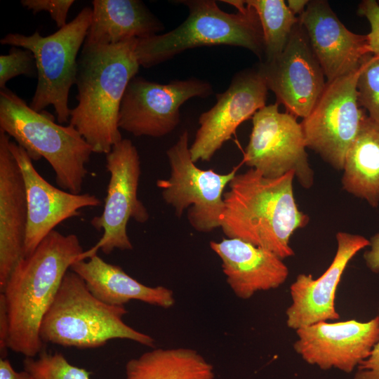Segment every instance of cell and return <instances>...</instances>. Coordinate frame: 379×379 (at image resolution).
I'll return each mask as SVG.
<instances>
[{"label": "cell", "instance_id": "obj_1", "mask_svg": "<svg viewBox=\"0 0 379 379\" xmlns=\"http://www.w3.org/2000/svg\"><path fill=\"white\" fill-rule=\"evenodd\" d=\"M79 237L54 230L34 251L22 257L4 290L9 320L8 347L34 357L44 347L40 327L62 279L84 253Z\"/></svg>", "mask_w": 379, "mask_h": 379}, {"label": "cell", "instance_id": "obj_2", "mask_svg": "<svg viewBox=\"0 0 379 379\" xmlns=\"http://www.w3.org/2000/svg\"><path fill=\"white\" fill-rule=\"evenodd\" d=\"M293 172L265 177L251 168L236 174L224 192L220 228L230 239H239L268 250L281 259L293 256L291 235L309 222L293 194Z\"/></svg>", "mask_w": 379, "mask_h": 379}, {"label": "cell", "instance_id": "obj_3", "mask_svg": "<svg viewBox=\"0 0 379 379\" xmlns=\"http://www.w3.org/2000/svg\"><path fill=\"white\" fill-rule=\"evenodd\" d=\"M137 39L114 45H83L78 58L77 105L69 124L95 153H109L123 138L118 126L121 100L140 66Z\"/></svg>", "mask_w": 379, "mask_h": 379}, {"label": "cell", "instance_id": "obj_4", "mask_svg": "<svg viewBox=\"0 0 379 379\" xmlns=\"http://www.w3.org/2000/svg\"><path fill=\"white\" fill-rule=\"evenodd\" d=\"M237 9L223 11L214 0H183L189 15L173 30L136 41L138 63L150 67L187 49L229 45L248 49L263 61L265 46L262 27L255 11L244 0H223Z\"/></svg>", "mask_w": 379, "mask_h": 379}, {"label": "cell", "instance_id": "obj_5", "mask_svg": "<svg viewBox=\"0 0 379 379\" xmlns=\"http://www.w3.org/2000/svg\"><path fill=\"white\" fill-rule=\"evenodd\" d=\"M0 130L13 138L32 161L44 158L62 190L81 194L88 173L86 164L93 152L74 126L55 123L52 114L34 111L5 88L0 91Z\"/></svg>", "mask_w": 379, "mask_h": 379}, {"label": "cell", "instance_id": "obj_6", "mask_svg": "<svg viewBox=\"0 0 379 379\" xmlns=\"http://www.w3.org/2000/svg\"><path fill=\"white\" fill-rule=\"evenodd\" d=\"M124 306L107 305L95 298L84 279L68 270L40 327L44 343L79 349L97 348L112 339L133 340L153 347L154 340L124 320Z\"/></svg>", "mask_w": 379, "mask_h": 379}, {"label": "cell", "instance_id": "obj_7", "mask_svg": "<svg viewBox=\"0 0 379 379\" xmlns=\"http://www.w3.org/2000/svg\"><path fill=\"white\" fill-rule=\"evenodd\" d=\"M92 20V8H84L78 15L55 33L41 36L9 33L1 39L2 45L24 48L34 55L37 84L29 107L38 112L49 105L55 111L60 124L69 121L68 98L76 84L77 55L84 45Z\"/></svg>", "mask_w": 379, "mask_h": 379}, {"label": "cell", "instance_id": "obj_8", "mask_svg": "<svg viewBox=\"0 0 379 379\" xmlns=\"http://www.w3.org/2000/svg\"><path fill=\"white\" fill-rule=\"evenodd\" d=\"M189 134L185 131L166 152L170 175L159 179L157 185L166 203L180 218L187 208V218L197 231L210 232L220 227L224 210V190L236 175L239 166L226 174L198 168L192 161Z\"/></svg>", "mask_w": 379, "mask_h": 379}, {"label": "cell", "instance_id": "obj_9", "mask_svg": "<svg viewBox=\"0 0 379 379\" xmlns=\"http://www.w3.org/2000/svg\"><path fill=\"white\" fill-rule=\"evenodd\" d=\"M106 168L109 174L102 213L91 220V225L103 234L98 241L84 251L80 260H86L101 250L105 254L114 249L129 251L133 245L127 225L132 218L144 223L149 213L138 197L140 161L138 150L128 139H122L106 154Z\"/></svg>", "mask_w": 379, "mask_h": 379}, {"label": "cell", "instance_id": "obj_10", "mask_svg": "<svg viewBox=\"0 0 379 379\" xmlns=\"http://www.w3.org/2000/svg\"><path fill=\"white\" fill-rule=\"evenodd\" d=\"M360 70L361 67L326 81L311 112L300 122L307 147L338 170H343L346 154L366 116L357 95Z\"/></svg>", "mask_w": 379, "mask_h": 379}, {"label": "cell", "instance_id": "obj_11", "mask_svg": "<svg viewBox=\"0 0 379 379\" xmlns=\"http://www.w3.org/2000/svg\"><path fill=\"white\" fill-rule=\"evenodd\" d=\"M252 121L243 162L270 178L293 172L304 188H310L314 183V171L305 150L302 128L296 117L280 112L276 102L257 111Z\"/></svg>", "mask_w": 379, "mask_h": 379}, {"label": "cell", "instance_id": "obj_12", "mask_svg": "<svg viewBox=\"0 0 379 379\" xmlns=\"http://www.w3.org/2000/svg\"><path fill=\"white\" fill-rule=\"evenodd\" d=\"M213 91L210 83L195 78L161 84L135 76L121 102L119 128L135 136L162 137L179 124L180 107L185 102L206 98Z\"/></svg>", "mask_w": 379, "mask_h": 379}, {"label": "cell", "instance_id": "obj_13", "mask_svg": "<svg viewBox=\"0 0 379 379\" xmlns=\"http://www.w3.org/2000/svg\"><path fill=\"white\" fill-rule=\"evenodd\" d=\"M268 89L288 113L306 117L322 93L326 81L302 26H295L283 51L257 67Z\"/></svg>", "mask_w": 379, "mask_h": 379}, {"label": "cell", "instance_id": "obj_14", "mask_svg": "<svg viewBox=\"0 0 379 379\" xmlns=\"http://www.w3.org/2000/svg\"><path fill=\"white\" fill-rule=\"evenodd\" d=\"M268 88L258 68L236 74L216 103L199 118V127L190 147L192 161H209L244 121L266 105Z\"/></svg>", "mask_w": 379, "mask_h": 379}, {"label": "cell", "instance_id": "obj_15", "mask_svg": "<svg viewBox=\"0 0 379 379\" xmlns=\"http://www.w3.org/2000/svg\"><path fill=\"white\" fill-rule=\"evenodd\" d=\"M296 334L293 348L307 364L349 373L379 340V316L366 322L320 321L296 330Z\"/></svg>", "mask_w": 379, "mask_h": 379}, {"label": "cell", "instance_id": "obj_16", "mask_svg": "<svg viewBox=\"0 0 379 379\" xmlns=\"http://www.w3.org/2000/svg\"><path fill=\"white\" fill-rule=\"evenodd\" d=\"M9 147L22 171L27 193L28 218L22 254L26 257L57 225L78 217L80 209L97 207L102 202L94 194H73L53 186L39 173L21 146L10 140Z\"/></svg>", "mask_w": 379, "mask_h": 379}, {"label": "cell", "instance_id": "obj_17", "mask_svg": "<svg viewBox=\"0 0 379 379\" xmlns=\"http://www.w3.org/2000/svg\"><path fill=\"white\" fill-rule=\"evenodd\" d=\"M337 250L329 267L317 279L300 274L290 286L291 305L286 311V324L298 330L312 324L338 319L335 307L338 286L350 260L370 245L364 237L345 232L336 235Z\"/></svg>", "mask_w": 379, "mask_h": 379}, {"label": "cell", "instance_id": "obj_18", "mask_svg": "<svg viewBox=\"0 0 379 379\" xmlns=\"http://www.w3.org/2000/svg\"><path fill=\"white\" fill-rule=\"evenodd\" d=\"M298 18L327 82L356 72L371 53L367 36L346 28L327 1H310Z\"/></svg>", "mask_w": 379, "mask_h": 379}, {"label": "cell", "instance_id": "obj_19", "mask_svg": "<svg viewBox=\"0 0 379 379\" xmlns=\"http://www.w3.org/2000/svg\"><path fill=\"white\" fill-rule=\"evenodd\" d=\"M0 130V292L22 258L28 209L22 171Z\"/></svg>", "mask_w": 379, "mask_h": 379}, {"label": "cell", "instance_id": "obj_20", "mask_svg": "<svg viewBox=\"0 0 379 379\" xmlns=\"http://www.w3.org/2000/svg\"><path fill=\"white\" fill-rule=\"evenodd\" d=\"M219 256L226 281L241 299L256 292L279 287L288 276V269L274 253L239 239H224L210 242Z\"/></svg>", "mask_w": 379, "mask_h": 379}, {"label": "cell", "instance_id": "obj_21", "mask_svg": "<svg viewBox=\"0 0 379 379\" xmlns=\"http://www.w3.org/2000/svg\"><path fill=\"white\" fill-rule=\"evenodd\" d=\"M69 270L84 279L95 298L109 305L124 306L132 300L164 309L175 304L172 290L163 286L142 284L121 267L105 262L98 254L74 262Z\"/></svg>", "mask_w": 379, "mask_h": 379}, {"label": "cell", "instance_id": "obj_22", "mask_svg": "<svg viewBox=\"0 0 379 379\" xmlns=\"http://www.w3.org/2000/svg\"><path fill=\"white\" fill-rule=\"evenodd\" d=\"M92 20L84 45H114L147 38L163 23L139 0H93Z\"/></svg>", "mask_w": 379, "mask_h": 379}, {"label": "cell", "instance_id": "obj_23", "mask_svg": "<svg viewBox=\"0 0 379 379\" xmlns=\"http://www.w3.org/2000/svg\"><path fill=\"white\" fill-rule=\"evenodd\" d=\"M342 176L343 189L379 204V125L366 115L345 157Z\"/></svg>", "mask_w": 379, "mask_h": 379}, {"label": "cell", "instance_id": "obj_24", "mask_svg": "<svg viewBox=\"0 0 379 379\" xmlns=\"http://www.w3.org/2000/svg\"><path fill=\"white\" fill-rule=\"evenodd\" d=\"M125 379H215L213 365L197 350L154 348L125 366Z\"/></svg>", "mask_w": 379, "mask_h": 379}, {"label": "cell", "instance_id": "obj_25", "mask_svg": "<svg viewBox=\"0 0 379 379\" xmlns=\"http://www.w3.org/2000/svg\"><path fill=\"white\" fill-rule=\"evenodd\" d=\"M255 11L262 30L265 57L269 62L284 49L299 18L283 0H244Z\"/></svg>", "mask_w": 379, "mask_h": 379}, {"label": "cell", "instance_id": "obj_26", "mask_svg": "<svg viewBox=\"0 0 379 379\" xmlns=\"http://www.w3.org/2000/svg\"><path fill=\"white\" fill-rule=\"evenodd\" d=\"M23 370L32 379H90L91 373L68 362L60 353L51 354L42 350L39 357H25Z\"/></svg>", "mask_w": 379, "mask_h": 379}, {"label": "cell", "instance_id": "obj_27", "mask_svg": "<svg viewBox=\"0 0 379 379\" xmlns=\"http://www.w3.org/2000/svg\"><path fill=\"white\" fill-rule=\"evenodd\" d=\"M357 88L359 105L379 125V55L370 53L364 58Z\"/></svg>", "mask_w": 379, "mask_h": 379}, {"label": "cell", "instance_id": "obj_28", "mask_svg": "<svg viewBox=\"0 0 379 379\" xmlns=\"http://www.w3.org/2000/svg\"><path fill=\"white\" fill-rule=\"evenodd\" d=\"M37 66L34 54L29 50L12 46L8 54L0 55V88L20 75L37 77Z\"/></svg>", "mask_w": 379, "mask_h": 379}, {"label": "cell", "instance_id": "obj_29", "mask_svg": "<svg viewBox=\"0 0 379 379\" xmlns=\"http://www.w3.org/2000/svg\"><path fill=\"white\" fill-rule=\"evenodd\" d=\"M74 3V0H22L21 4L34 14L41 11L50 13L60 29L67 25L68 12Z\"/></svg>", "mask_w": 379, "mask_h": 379}, {"label": "cell", "instance_id": "obj_30", "mask_svg": "<svg viewBox=\"0 0 379 379\" xmlns=\"http://www.w3.org/2000/svg\"><path fill=\"white\" fill-rule=\"evenodd\" d=\"M358 14L365 17L370 25L366 34L371 53L379 55V4L375 0L362 1L358 7Z\"/></svg>", "mask_w": 379, "mask_h": 379}, {"label": "cell", "instance_id": "obj_31", "mask_svg": "<svg viewBox=\"0 0 379 379\" xmlns=\"http://www.w3.org/2000/svg\"><path fill=\"white\" fill-rule=\"evenodd\" d=\"M354 379H379V340L369 356L357 367Z\"/></svg>", "mask_w": 379, "mask_h": 379}, {"label": "cell", "instance_id": "obj_32", "mask_svg": "<svg viewBox=\"0 0 379 379\" xmlns=\"http://www.w3.org/2000/svg\"><path fill=\"white\" fill-rule=\"evenodd\" d=\"M9 333V320L4 295L0 293V352L1 358H6L8 338Z\"/></svg>", "mask_w": 379, "mask_h": 379}, {"label": "cell", "instance_id": "obj_33", "mask_svg": "<svg viewBox=\"0 0 379 379\" xmlns=\"http://www.w3.org/2000/svg\"><path fill=\"white\" fill-rule=\"evenodd\" d=\"M370 241V249L364 253L367 267L373 273H379V232L374 234Z\"/></svg>", "mask_w": 379, "mask_h": 379}, {"label": "cell", "instance_id": "obj_34", "mask_svg": "<svg viewBox=\"0 0 379 379\" xmlns=\"http://www.w3.org/2000/svg\"><path fill=\"white\" fill-rule=\"evenodd\" d=\"M0 379H32L25 370L16 371L10 360L7 358L0 359Z\"/></svg>", "mask_w": 379, "mask_h": 379}, {"label": "cell", "instance_id": "obj_35", "mask_svg": "<svg viewBox=\"0 0 379 379\" xmlns=\"http://www.w3.org/2000/svg\"><path fill=\"white\" fill-rule=\"evenodd\" d=\"M310 1L307 0H288V7L294 15H301L305 11Z\"/></svg>", "mask_w": 379, "mask_h": 379}, {"label": "cell", "instance_id": "obj_36", "mask_svg": "<svg viewBox=\"0 0 379 379\" xmlns=\"http://www.w3.org/2000/svg\"><path fill=\"white\" fill-rule=\"evenodd\" d=\"M378 4H379V1H378Z\"/></svg>", "mask_w": 379, "mask_h": 379}]
</instances>
